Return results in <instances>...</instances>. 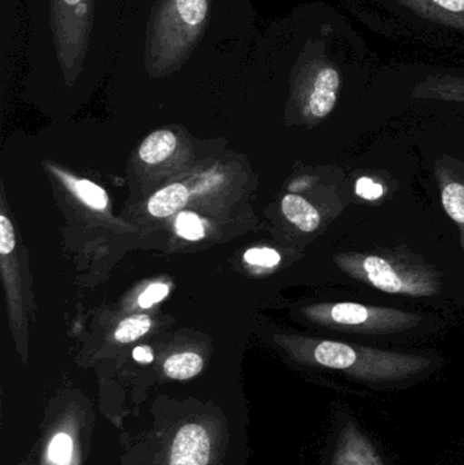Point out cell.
<instances>
[{
	"label": "cell",
	"instance_id": "7a4b0ae2",
	"mask_svg": "<svg viewBox=\"0 0 464 465\" xmlns=\"http://www.w3.org/2000/svg\"><path fill=\"white\" fill-rule=\"evenodd\" d=\"M123 0H24L27 79L40 92H82L111 73Z\"/></svg>",
	"mask_w": 464,
	"mask_h": 465
},
{
	"label": "cell",
	"instance_id": "ba28073f",
	"mask_svg": "<svg viewBox=\"0 0 464 465\" xmlns=\"http://www.w3.org/2000/svg\"><path fill=\"white\" fill-rule=\"evenodd\" d=\"M410 86L408 95L414 101L462 104L464 105V68L411 65L405 70Z\"/></svg>",
	"mask_w": 464,
	"mask_h": 465
},
{
	"label": "cell",
	"instance_id": "8fae6325",
	"mask_svg": "<svg viewBox=\"0 0 464 465\" xmlns=\"http://www.w3.org/2000/svg\"><path fill=\"white\" fill-rule=\"evenodd\" d=\"M283 215L301 232H312L321 225L318 210L301 196L289 193L282 201Z\"/></svg>",
	"mask_w": 464,
	"mask_h": 465
},
{
	"label": "cell",
	"instance_id": "9c48e42d",
	"mask_svg": "<svg viewBox=\"0 0 464 465\" xmlns=\"http://www.w3.org/2000/svg\"><path fill=\"white\" fill-rule=\"evenodd\" d=\"M25 21L22 0H0V60L3 71L13 67L25 51Z\"/></svg>",
	"mask_w": 464,
	"mask_h": 465
},
{
	"label": "cell",
	"instance_id": "ffe728a7",
	"mask_svg": "<svg viewBox=\"0 0 464 465\" xmlns=\"http://www.w3.org/2000/svg\"><path fill=\"white\" fill-rule=\"evenodd\" d=\"M356 193L367 201H378L384 195L383 185L373 182L370 177H361L356 183Z\"/></svg>",
	"mask_w": 464,
	"mask_h": 465
},
{
	"label": "cell",
	"instance_id": "d6986e66",
	"mask_svg": "<svg viewBox=\"0 0 464 465\" xmlns=\"http://www.w3.org/2000/svg\"><path fill=\"white\" fill-rule=\"evenodd\" d=\"M245 262L259 267L272 268L280 264L281 254L274 249L270 248H253L245 252Z\"/></svg>",
	"mask_w": 464,
	"mask_h": 465
},
{
	"label": "cell",
	"instance_id": "30bf717a",
	"mask_svg": "<svg viewBox=\"0 0 464 465\" xmlns=\"http://www.w3.org/2000/svg\"><path fill=\"white\" fill-rule=\"evenodd\" d=\"M210 450L206 429L198 423H188L174 436L169 465H209Z\"/></svg>",
	"mask_w": 464,
	"mask_h": 465
},
{
	"label": "cell",
	"instance_id": "6da1fadb",
	"mask_svg": "<svg viewBox=\"0 0 464 465\" xmlns=\"http://www.w3.org/2000/svg\"><path fill=\"white\" fill-rule=\"evenodd\" d=\"M252 0H123L122 92L236 86L259 35Z\"/></svg>",
	"mask_w": 464,
	"mask_h": 465
},
{
	"label": "cell",
	"instance_id": "3957f363",
	"mask_svg": "<svg viewBox=\"0 0 464 465\" xmlns=\"http://www.w3.org/2000/svg\"><path fill=\"white\" fill-rule=\"evenodd\" d=\"M310 357L318 368L376 392L408 390L432 376L440 366V360L430 355L387 351L338 341H316Z\"/></svg>",
	"mask_w": 464,
	"mask_h": 465
},
{
	"label": "cell",
	"instance_id": "9a60e30c",
	"mask_svg": "<svg viewBox=\"0 0 464 465\" xmlns=\"http://www.w3.org/2000/svg\"><path fill=\"white\" fill-rule=\"evenodd\" d=\"M203 360L195 352H180L172 355L163 363L165 374L173 380H190L201 373Z\"/></svg>",
	"mask_w": 464,
	"mask_h": 465
},
{
	"label": "cell",
	"instance_id": "44dd1931",
	"mask_svg": "<svg viewBox=\"0 0 464 465\" xmlns=\"http://www.w3.org/2000/svg\"><path fill=\"white\" fill-rule=\"evenodd\" d=\"M168 292L169 287L166 286V284H152V286L147 287V289L142 292L141 297H139V305H141L142 308H150V306L154 305V303L163 301V298L168 295Z\"/></svg>",
	"mask_w": 464,
	"mask_h": 465
},
{
	"label": "cell",
	"instance_id": "603a6c76",
	"mask_svg": "<svg viewBox=\"0 0 464 465\" xmlns=\"http://www.w3.org/2000/svg\"><path fill=\"white\" fill-rule=\"evenodd\" d=\"M133 360L142 365H149L154 361V351L149 346H138L133 351Z\"/></svg>",
	"mask_w": 464,
	"mask_h": 465
},
{
	"label": "cell",
	"instance_id": "7402d4cb",
	"mask_svg": "<svg viewBox=\"0 0 464 465\" xmlns=\"http://www.w3.org/2000/svg\"><path fill=\"white\" fill-rule=\"evenodd\" d=\"M15 248V235L10 221L2 215L0 217V253L10 254Z\"/></svg>",
	"mask_w": 464,
	"mask_h": 465
},
{
	"label": "cell",
	"instance_id": "7c38bea8",
	"mask_svg": "<svg viewBox=\"0 0 464 465\" xmlns=\"http://www.w3.org/2000/svg\"><path fill=\"white\" fill-rule=\"evenodd\" d=\"M190 193L183 184H172L158 191L149 202V213L153 217L165 218L182 210L187 204Z\"/></svg>",
	"mask_w": 464,
	"mask_h": 465
},
{
	"label": "cell",
	"instance_id": "5bb4252c",
	"mask_svg": "<svg viewBox=\"0 0 464 465\" xmlns=\"http://www.w3.org/2000/svg\"><path fill=\"white\" fill-rule=\"evenodd\" d=\"M43 465H75V442L68 431L60 430L51 437Z\"/></svg>",
	"mask_w": 464,
	"mask_h": 465
},
{
	"label": "cell",
	"instance_id": "4fadbf2b",
	"mask_svg": "<svg viewBox=\"0 0 464 465\" xmlns=\"http://www.w3.org/2000/svg\"><path fill=\"white\" fill-rule=\"evenodd\" d=\"M176 135L171 131H155L152 135L147 136L139 149V157L146 163H160L171 157L172 153L176 149Z\"/></svg>",
	"mask_w": 464,
	"mask_h": 465
},
{
	"label": "cell",
	"instance_id": "e0dca14e",
	"mask_svg": "<svg viewBox=\"0 0 464 465\" xmlns=\"http://www.w3.org/2000/svg\"><path fill=\"white\" fill-rule=\"evenodd\" d=\"M75 193L82 202L94 210H105L108 207V195L103 188L89 180H79L75 183Z\"/></svg>",
	"mask_w": 464,
	"mask_h": 465
},
{
	"label": "cell",
	"instance_id": "ac0fdd59",
	"mask_svg": "<svg viewBox=\"0 0 464 465\" xmlns=\"http://www.w3.org/2000/svg\"><path fill=\"white\" fill-rule=\"evenodd\" d=\"M176 232L188 241H199L204 237V225L193 213H182L176 220Z\"/></svg>",
	"mask_w": 464,
	"mask_h": 465
},
{
	"label": "cell",
	"instance_id": "2e32d148",
	"mask_svg": "<svg viewBox=\"0 0 464 465\" xmlns=\"http://www.w3.org/2000/svg\"><path fill=\"white\" fill-rule=\"evenodd\" d=\"M150 328H152V320L146 314L127 317L117 325L114 339L120 343H131L146 335Z\"/></svg>",
	"mask_w": 464,
	"mask_h": 465
},
{
	"label": "cell",
	"instance_id": "277c9868",
	"mask_svg": "<svg viewBox=\"0 0 464 465\" xmlns=\"http://www.w3.org/2000/svg\"><path fill=\"white\" fill-rule=\"evenodd\" d=\"M370 26L464 38V0H351Z\"/></svg>",
	"mask_w": 464,
	"mask_h": 465
},
{
	"label": "cell",
	"instance_id": "8992f818",
	"mask_svg": "<svg viewBox=\"0 0 464 465\" xmlns=\"http://www.w3.org/2000/svg\"><path fill=\"white\" fill-rule=\"evenodd\" d=\"M316 320L340 332L360 335H392L406 332L420 324L417 314L392 308L357 302H332L313 308Z\"/></svg>",
	"mask_w": 464,
	"mask_h": 465
},
{
	"label": "cell",
	"instance_id": "52a82bcc",
	"mask_svg": "<svg viewBox=\"0 0 464 465\" xmlns=\"http://www.w3.org/2000/svg\"><path fill=\"white\" fill-rule=\"evenodd\" d=\"M327 465H387L383 453L349 407L338 406Z\"/></svg>",
	"mask_w": 464,
	"mask_h": 465
},
{
	"label": "cell",
	"instance_id": "5b68a950",
	"mask_svg": "<svg viewBox=\"0 0 464 465\" xmlns=\"http://www.w3.org/2000/svg\"><path fill=\"white\" fill-rule=\"evenodd\" d=\"M338 267L356 281L389 294L430 297L438 294L435 279L420 271L406 270L372 254H340Z\"/></svg>",
	"mask_w": 464,
	"mask_h": 465
}]
</instances>
